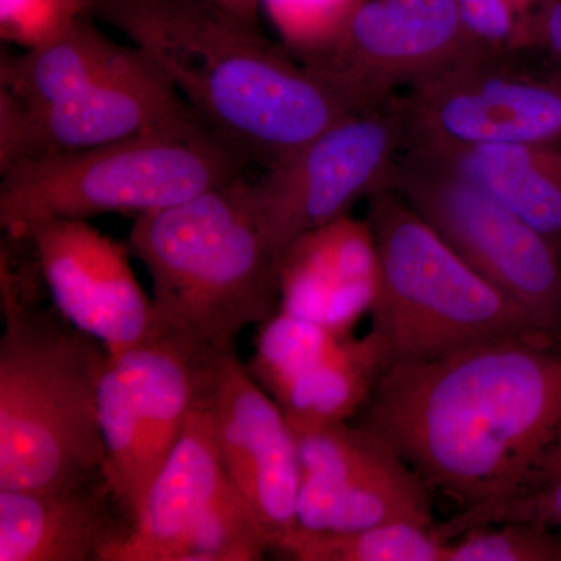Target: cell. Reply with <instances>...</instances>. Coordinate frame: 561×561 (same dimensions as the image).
<instances>
[{"label":"cell","instance_id":"6da1fadb","mask_svg":"<svg viewBox=\"0 0 561 561\" xmlns=\"http://www.w3.org/2000/svg\"><path fill=\"white\" fill-rule=\"evenodd\" d=\"M360 424L460 508L529 493L561 470V339H501L391 365Z\"/></svg>","mask_w":561,"mask_h":561},{"label":"cell","instance_id":"7a4b0ae2","mask_svg":"<svg viewBox=\"0 0 561 561\" xmlns=\"http://www.w3.org/2000/svg\"><path fill=\"white\" fill-rule=\"evenodd\" d=\"M171 81L198 119L265 169L356 113L284 46L210 0H88Z\"/></svg>","mask_w":561,"mask_h":561},{"label":"cell","instance_id":"3957f363","mask_svg":"<svg viewBox=\"0 0 561 561\" xmlns=\"http://www.w3.org/2000/svg\"><path fill=\"white\" fill-rule=\"evenodd\" d=\"M128 243L150 273L165 331L202 348L236 346L245 328L279 309L278 256L243 176L136 217Z\"/></svg>","mask_w":561,"mask_h":561},{"label":"cell","instance_id":"277c9868","mask_svg":"<svg viewBox=\"0 0 561 561\" xmlns=\"http://www.w3.org/2000/svg\"><path fill=\"white\" fill-rule=\"evenodd\" d=\"M0 490L106 474L99 382L108 353L57 309L2 305Z\"/></svg>","mask_w":561,"mask_h":561},{"label":"cell","instance_id":"5b68a950","mask_svg":"<svg viewBox=\"0 0 561 561\" xmlns=\"http://www.w3.org/2000/svg\"><path fill=\"white\" fill-rule=\"evenodd\" d=\"M245 160L203 122L0 169V227L24 234L57 219L144 216L242 179Z\"/></svg>","mask_w":561,"mask_h":561},{"label":"cell","instance_id":"8992f818","mask_svg":"<svg viewBox=\"0 0 561 561\" xmlns=\"http://www.w3.org/2000/svg\"><path fill=\"white\" fill-rule=\"evenodd\" d=\"M370 201L365 220L378 256L371 331L381 341L386 368L478 343L549 335L472 271L397 192L386 190Z\"/></svg>","mask_w":561,"mask_h":561},{"label":"cell","instance_id":"52a82bcc","mask_svg":"<svg viewBox=\"0 0 561 561\" xmlns=\"http://www.w3.org/2000/svg\"><path fill=\"white\" fill-rule=\"evenodd\" d=\"M390 190L542 332L561 339V256L541 232L423 151H402Z\"/></svg>","mask_w":561,"mask_h":561},{"label":"cell","instance_id":"ba28073f","mask_svg":"<svg viewBox=\"0 0 561 561\" xmlns=\"http://www.w3.org/2000/svg\"><path fill=\"white\" fill-rule=\"evenodd\" d=\"M519 51L474 46L409 87L404 150L561 144V73L531 72Z\"/></svg>","mask_w":561,"mask_h":561},{"label":"cell","instance_id":"9c48e42d","mask_svg":"<svg viewBox=\"0 0 561 561\" xmlns=\"http://www.w3.org/2000/svg\"><path fill=\"white\" fill-rule=\"evenodd\" d=\"M405 149L400 101L354 113L291 157L247 181L251 208L276 256L306 232L350 216L354 203L390 190Z\"/></svg>","mask_w":561,"mask_h":561},{"label":"cell","instance_id":"30bf717a","mask_svg":"<svg viewBox=\"0 0 561 561\" xmlns=\"http://www.w3.org/2000/svg\"><path fill=\"white\" fill-rule=\"evenodd\" d=\"M203 353L197 343L165 331L105 362L99 419L106 476L131 523L197 405Z\"/></svg>","mask_w":561,"mask_h":561},{"label":"cell","instance_id":"8fae6325","mask_svg":"<svg viewBox=\"0 0 561 561\" xmlns=\"http://www.w3.org/2000/svg\"><path fill=\"white\" fill-rule=\"evenodd\" d=\"M294 431L298 527L348 531L409 523L432 529L430 486L378 432L348 421Z\"/></svg>","mask_w":561,"mask_h":561},{"label":"cell","instance_id":"7c38bea8","mask_svg":"<svg viewBox=\"0 0 561 561\" xmlns=\"http://www.w3.org/2000/svg\"><path fill=\"white\" fill-rule=\"evenodd\" d=\"M201 398L221 465L275 549L298 527L301 463L289 421L236 346L205 350Z\"/></svg>","mask_w":561,"mask_h":561},{"label":"cell","instance_id":"4fadbf2b","mask_svg":"<svg viewBox=\"0 0 561 561\" xmlns=\"http://www.w3.org/2000/svg\"><path fill=\"white\" fill-rule=\"evenodd\" d=\"M471 47L456 0H365L337 41L302 65L364 113Z\"/></svg>","mask_w":561,"mask_h":561},{"label":"cell","instance_id":"5bb4252c","mask_svg":"<svg viewBox=\"0 0 561 561\" xmlns=\"http://www.w3.org/2000/svg\"><path fill=\"white\" fill-rule=\"evenodd\" d=\"M197 122L194 110L142 54L133 68L41 108H24L0 92V169Z\"/></svg>","mask_w":561,"mask_h":561},{"label":"cell","instance_id":"9a60e30c","mask_svg":"<svg viewBox=\"0 0 561 561\" xmlns=\"http://www.w3.org/2000/svg\"><path fill=\"white\" fill-rule=\"evenodd\" d=\"M35 247L54 308L110 356L160 337L165 328L140 287L127 247L88 220L57 219L24 234Z\"/></svg>","mask_w":561,"mask_h":561},{"label":"cell","instance_id":"2e32d148","mask_svg":"<svg viewBox=\"0 0 561 561\" xmlns=\"http://www.w3.org/2000/svg\"><path fill=\"white\" fill-rule=\"evenodd\" d=\"M232 490L208 409L198 397L179 443L147 491L130 531L103 561H183L192 535Z\"/></svg>","mask_w":561,"mask_h":561},{"label":"cell","instance_id":"e0dca14e","mask_svg":"<svg viewBox=\"0 0 561 561\" xmlns=\"http://www.w3.org/2000/svg\"><path fill=\"white\" fill-rule=\"evenodd\" d=\"M131 522L108 476L41 490H0V561H103Z\"/></svg>","mask_w":561,"mask_h":561},{"label":"cell","instance_id":"ac0fdd59","mask_svg":"<svg viewBox=\"0 0 561 561\" xmlns=\"http://www.w3.org/2000/svg\"><path fill=\"white\" fill-rule=\"evenodd\" d=\"M278 279L280 311L351 335L378 289L370 225L346 216L306 232L280 251Z\"/></svg>","mask_w":561,"mask_h":561},{"label":"cell","instance_id":"d6986e66","mask_svg":"<svg viewBox=\"0 0 561 561\" xmlns=\"http://www.w3.org/2000/svg\"><path fill=\"white\" fill-rule=\"evenodd\" d=\"M84 14L35 49L3 57L0 92L24 108H41L133 68L142 58L135 46L103 35Z\"/></svg>","mask_w":561,"mask_h":561},{"label":"cell","instance_id":"ffe728a7","mask_svg":"<svg viewBox=\"0 0 561 561\" xmlns=\"http://www.w3.org/2000/svg\"><path fill=\"white\" fill-rule=\"evenodd\" d=\"M423 153L446 162L490 192L541 232L561 256V144L479 146Z\"/></svg>","mask_w":561,"mask_h":561},{"label":"cell","instance_id":"44dd1931","mask_svg":"<svg viewBox=\"0 0 561 561\" xmlns=\"http://www.w3.org/2000/svg\"><path fill=\"white\" fill-rule=\"evenodd\" d=\"M383 368L386 354L375 332L360 339L346 335L275 401L291 430L350 421L370 400Z\"/></svg>","mask_w":561,"mask_h":561},{"label":"cell","instance_id":"7402d4cb","mask_svg":"<svg viewBox=\"0 0 561 561\" xmlns=\"http://www.w3.org/2000/svg\"><path fill=\"white\" fill-rule=\"evenodd\" d=\"M275 551L300 561H446V542L431 529L409 523L348 531L297 527Z\"/></svg>","mask_w":561,"mask_h":561},{"label":"cell","instance_id":"603a6c76","mask_svg":"<svg viewBox=\"0 0 561 561\" xmlns=\"http://www.w3.org/2000/svg\"><path fill=\"white\" fill-rule=\"evenodd\" d=\"M346 335H339L313 321L276 311L261 323L249 371L276 400L302 371L331 353Z\"/></svg>","mask_w":561,"mask_h":561},{"label":"cell","instance_id":"cb8c5ba5","mask_svg":"<svg viewBox=\"0 0 561 561\" xmlns=\"http://www.w3.org/2000/svg\"><path fill=\"white\" fill-rule=\"evenodd\" d=\"M283 46L300 62L331 47L365 0H257Z\"/></svg>","mask_w":561,"mask_h":561},{"label":"cell","instance_id":"d4e9b609","mask_svg":"<svg viewBox=\"0 0 561 561\" xmlns=\"http://www.w3.org/2000/svg\"><path fill=\"white\" fill-rule=\"evenodd\" d=\"M446 561H561V534L527 523L474 527L446 542Z\"/></svg>","mask_w":561,"mask_h":561},{"label":"cell","instance_id":"484cf974","mask_svg":"<svg viewBox=\"0 0 561 561\" xmlns=\"http://www.w3.org/2000/svg\"><path fill=\"white\" fill-rule=\"evenodd\" d=\"M501 523H527L561 530V470L529 493L461 508L449 522L434 524L432 534L438 541L448 542L474 527Z\"/></svg>","mask_w":561,"mask_h":561},{"label":"cell","instance_id":"4316f807","mask_svg":"<svg viewBox=\"0 0 561 561\" xmlns=\"http://www.w3.org/2000/svg\"><path fill=\"white\" fill-rule=\"evenodd\" d=\"M90 14L88 0H0V35L24 50L35 49Z\"/></svg>","mask_w":561,"mask_h":561},{"label":"cell","instance_id":"83f0119b","mask_svg":"<svg viewBox=\"0 0 561 561\" xmlns=\"http://www.w3.org/2000/svg\"><path fill=\"white\" fill-rule=\"evenodd\" d=\"M460 21L476 47L519 50L526 38L508 0H456Z\"/></svg>","mask_w":561,"mask_h":561},{"label":"cell","instance_id":"f1b7e54d","mask_svg":"<svg viewBox=\"0 0 561 561\" xmlns=\"http://www.w3.org/2000/svg\"><path fill=\"white\" fill-rule=\"evenodd\" d=\"M531 41H540L561 66V0H551L542 11ZM561 73V69H560Z\"/></svg>","mask_w":561,"mask_h":561},{"label":"cell","instance_id":"f546056e","mask_svg":"<svg viewBox=\"0 0 561 561\" xmlns=\"http://www.w3.org/2000/svg\"><path fill=\"white\" fill-rule=\"evenodd\" d=\"M221 9L230 11L236 18L257 28V14H260V2L257 0H210Z\"/></svg>","mask_w":561,"mask_h":561},{"label":"cell","instance_id":"4dcf8cb0","mask_svg":"<svg viewBox=\"0 0 561 561\" xmlns=\"http://www.w3.org/2000/svg\"><path fill=\"white\" fill-rule=\"evenodd\" d=\"M508 2H511V5L513 7V10H515L516 5H519V7L524 5V0H508Z\"/></svg>","mask_w":561,"mask_h":561}]
</instances>
